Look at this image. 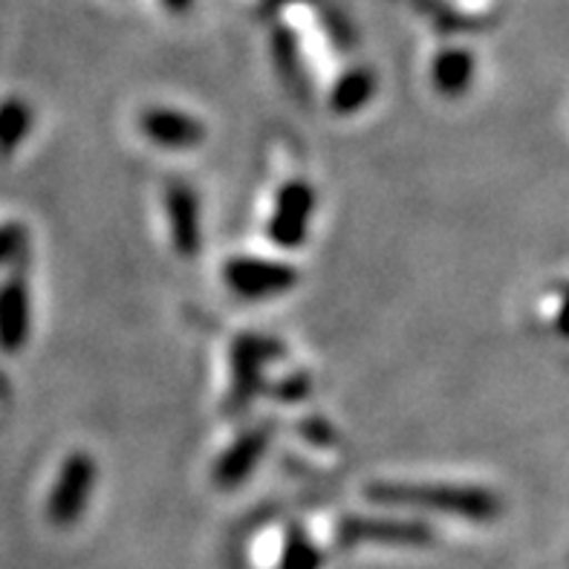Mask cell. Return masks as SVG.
Listing matches in <instances>:
<instances>
[{
	"label": "cell",
	"mask_w": 569,
	"mask_h": 569,
	"mask_svg": "<svg viewBox=\"0 0 569 569\" xmlns=\"http://www.w3.org/2000/svg\"><path fill=\"white\" fill-rule=\"evenodd\" d=\"M368 498L379 506L426 509V512L457 515L469 520H495L503 503L495 491L480 486H440V483H373Z\"/></svg>",
	"instance_id": "1"
},
{
	"label": "cell",
	"mask_w": 569,
	"mask_h": 569,
	"mask_svg": "<svg viewBox=\"0 0 569 569\" xmlns=\"http://www.w3.org/2000/svg\"><path fill=\"white\" fill-rule=\"evenodd\" d=\"M96 475H99V469H96L93 457L87 451L67 455V460L58 469L50 500H47V518H50L52 527L67 529L72 523H79L87 503H90V495H93Z\"/></svg>",
	"instance_id": "2"
},
{
	"label": "cell",
	"mask_w": 569,
	"mask_h": 569,
	"mask_svg": "<svg viewBox=\"0 0 569 569\" xmlns=\"http://www.w3.org/2000/svg\"><path fill=\"white\" fill-rule=\"evenodd\" d=\"M283 353L278 341L267 336H238L231 345V397L229 411H243L260 393L263 370Z\"/></svg>",
	"instance_id": "3"
},
{
	"label": "cell",
	"mask_w": 569,
	"mask_h": 569,
	"mask_svg": "<svg viewBox=\"0 0 569 569\" xmlns=\"http://www.w3.org/2000/svg\"><path fill=\"white\" fill-rule=\"evenodd\" d=\"M226 287L240 298L249 301H263V298L283 296L287 289L298 283L296 267L281 263V260L267 258H231L223 267Z\"/></svg>",
	"instance_id": "4"
},
{
	"label": "cell",
	"mask_w": 569,
	"mask_h": 569,
	"mask_svg": "<svg viewBox=\"0 0 569 569\" xmlns=\"http://www.w3.org/2000/svg\"><path fill=\"white\" fill-rule=\"evenodd\" d=\"M316 214V191L310 182L292 180L278 188L272 214H269V238L281 249H298L310 234Z\"/></svg>",
	"instance_id": "5"
},
{
	"label": "cell",
	"mask_w": 569,
	"mask_h": 569,
	"mask_svg": "<svg viewBox=\"0 0 569 569\" xmlns=\"http://www.w3.org/2000/svg\"><path fill=\"white\" fill-rule=\"evenodd\" d=\"M166 214L171 229V243L180 258H197L202 246L200 200L188 182L171 180L166 186Z\"/></svg>",
	"instance_id": "6"
},
{
	"label": "cell",
	"mask_w": 569,
	"mask_h": 569,
	"mask_svg": "<svg viewBox=\"0 0 569 569\" xmlns=\"http://www.w3.org/2000/svg\"><path fill=\"white\" fill-rule=\"evenodd\" d=\"M139 130L168 151H186L206 142V124L191 113H180L173 108H148L139 116Z\"/></svg>",
	"instance_id": "7"
},
{
	"label": "cell",
	"mask_w": 569,
	"mask_h": 569,
	"mask_svg": "<svg viewBox=\"0 0 569 569\" xmlns=\"http://www.w3.org/2000/svg\"><path fill=\"white\" fill-rule=\"evenodd\" d=\"M341 543H417L431 541V529L413 520H388V518H347L339 527Z\"/></svg>",
	"instance_id": "8"
},
{
	"label": "cell",
	"mask_w": 569,
	"mask_h": 569,
	"mask_svg": "<svg viewBox=\"0 0 569 569\" xmlns=\"http://www.w3.org/2000/svg\"><path fill=\"white\" fill-rule=\"evenodd\" d=\"M269 440H272V428L260 426L252 428V431H246L240 440L231 442L226 448V455L220 457L214 469V480L220 489H238L249 480L254 469H258V462L263 460L267 455Z\"/></svg>",
	"instance_id": "9"
},
{
	"label": "cell",
	"mask_w": 569,
	"mask_h": 569,
	"mask_svg": "<svg viewBox=\"0 0 569 569\" xmlns=\"http://www.w3.org/2000/svg\"><path fill=\"white\" fill-rule=\"evenodd\" d=\"M29 287L12 278L0 287V350L14 353L29 339Z\"/></svg>",
	"instance_id": "10"
},
{
	"label": "cell",
	"mask_w": 569,
	"mask_h": 569,
	"mask_svg": "<svg viewBox=\"0 0 569 569\" xmlns=\"http://www.w3.org/2000/svg\"><path fill=\"white\" fill-rule=\"evenodd\" d=\"M475 56L471 50H462V47H448L440 56L433 58L431 64V81L433 90L446 99H460V96L469 93L471 81H475Z\"/></svg>",
	"instance_id": "11"
},
{
	"label": "cell",
	"mask_w": 569,
	"mask_h": 569,
	"mask_svg": "<svg viewBox=\"0 0 569 569\" xmlns=\"http://www.w3.org/2000/svg\"><path fill=\"white\" fill-rule=\"evenodd\" d=\"M376 96V76L368 67H353L347 70L330 93V108L339 116L359 113L365 104Z\"/></svg>",
	"instance_id": "12"
},
{
	"label": "cell",
	"mask_w": 569,
	"mask_h": 569,
	"mask_svg": "<svg viewBox=\"0 0 569 569\" xmlns=\"http://www.w3.org/2000/svg\"><path fill=\"white\" fill-rule=\"evenodd\" d=\"M272 56L281 79L287 81V87L296 96H307V72H303L301 56H298V43L292 38V32L283 27H278L272 32Z\"/></svg>",
	"instance_id": "13"
},
{
	"label": "cell",
	"mask_w": 569,
	"mask_h": 569,
	"mask_svg": "<svg viewBox=\"0 0 569 569\" xmlns=\"http://www.w3.org/2000/svg\"><path fill=\"white\" fill-rule=\"evenodd\" d=\"M29 122H32V116H29L27 104L14 99L0 104V151L18 148L21 139L29 133Z\"/></svg>",
	"instance_id": "14"
},
{
	"label": "cell",
	"mask_w": 569,
	"mask_h": 569,
	"mask_svg": "<svg viewBox=\"0 0 569 569\" xmlns=\"http://www.w3.org/2000/svg\"><path fill=\"white\" fill-rule=\"evenodd\" d=\"M321 567V552L316 543L301 532V529H289L287 541L281 552V569H318Z\"/></svg>",
	"instance_id": "15"
},
{
	"label": "cell",
	"mask_w": 569,
	"mask_h": 569,
	"mask_svg": "<svg viewBox=\"0 0 569 569\" xmlns=\"http://www.w3.org/2000/svg\"><path fill=\"white\" fill-rule=\"evenodd\" d=\"M547 321L561 339H569V283L552 287L547 296Z\"/></svg>",
	"instance_id": "16"
},
{
	"label": "cell",
	"mask_w": 569,
	"mask_h": 569,
	"mask_svg": "<svg viewBox=\"0 0 569 569\" xmlns=\"http://www.w3.org/2000/svg\"><path fill=\"white\" fill-rule=\"evenodd\" d=\"M287 3H292V0H263V14L278 12V9L287 7Z\"/></svg>",
	"instance_id": "17"
}]
</instances>
